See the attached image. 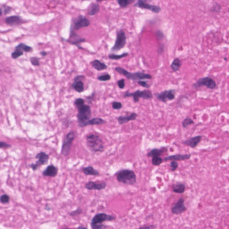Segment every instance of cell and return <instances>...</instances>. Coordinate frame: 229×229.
<instances>
[{
    "mask_svg": "<svg viewBox=\"0 0 229 229\" xmlns=\"http://www.w3.org/2000/svg\"><path fill=\"white\" fill-rule=\"evenodd\" d=\"M114 175L119 183L126 185H133L137 182V176L135 172L129 169H121Z\"/></svg>",
    "mask_w": 229,
    "mask_h": 229,
    "instance_id": "6da1fadb",
    "label": "cell"
},
{
    "mask_svg": "<svg viewBox=\"0 0 229 229\" xmlns=\"http://www.w3.org/2000/svg\"><path fill=\"white\" fill-rule=\"evenodd\" d=\"M86 145L90 150L95 152H102L105 150L104 142L97 135L91 134L87 135Z\"/></svg>",
    "mask_w": 229,
    "mask_h": 229,
    "instance_id": "7a4b0ae2",
    "label": "cell"
},
{
    "mask_svg": "<svg viewBox=\"0 0 229 229\" xmlns=\"http://www.w3.org/2000/svg\"><path fill=\"white\" fill-rule=\"evenodd\" d=\"M115 71L119 74H122L125 76L129 80L134 81H140V80L151 79L152 77L149 74H145L142 72H138L135 73H131L124 68L117 67L114 68Z\"/></svg>",
    "mask_w": 229,
    "mask_h": 229,
    "instance_id": "3957f363",
    "label": "cell"
},
{
    "mask_svg": "<svg viewBox=\"0 0 229 229\" xmlns=\"http://www.w3.org/2000/svg\"><path fill=\"white\" fill-rule=\"evenodd\" d=\"M78 109V114H77L78 125L81 127L82 125L88 120H89L91 114V109L90 106L84 105L77 107Z\"/></svg>",
    "mask_w": 229,
    "mask_h": 229,
    "instance_id": "277c9868",
    "label": "cell"
},
{
    "mask_svg": "<svg viewBox=\"0 0 229 229\" xmlns=\"http://www.w3.org/2000/svg\"><path fill=\"white\" fill-rule=\"evenodd\" d=\"M124 97L125 98L132 97L135 102H138L140 100V98L145 100H151L153 98V95L151 91L149 90H145L142 91L137 90L133 93L126 92L124 95Z\"/></svg>",
    "mask_w": 229,
    "mask_h": 229,
    "instance_id": "5b68a950",
    "label": "cell"
},
{
    "mask_svg": "<svg viewBox=\"0 0 229 229\" xmlns=\"http://www.w3.org/2000/svg\"><path fill=\"white\" fill-rule=\"evenodd\" d=\"M76 137V133L74 132H70L66 135L63 142L61 151V153L63 155L67 156L70 154L73 141Z\"/></svg>",
    "mask_w": 229,
    "mask_h": 229,
    "instance_id": "8992f818",
    "label": "cell"
},
{
    "mask_svg": "<svg viewBox=\"0 0 229 229\" xmlns=\"http://www.w3.org/2000/svg\"><path fill=\"white\" fill-rule=\"evenodd\" d=\"M127 37L123 31H119L116 35L114 45L111 48V51L117 52L124 47L126 44Z\"/></svg>",
    "mask_w": 229,
    "mask_h": 229,
    "instance_id": "52a82bcc",
    "label": "cell"
},
{
    "mask_svg": "<svg viewBox=\"0 0 229 229\" xmlns=\"http://www.w3.org/2000/svg\"><path fill=\"white\" fill-rule=\"evenodd\" d=\"M115 219V217L114 216L108 215L103 212L97 213L92 219L90 226L91 227L96 225L102 224L105 222L112 221Z\"/></svg>",
    "mask_w": 229,
    "mask_h": 229,
    "instance_id": "ba28073f",
    "label": "cell"
},
{
    "mask_svg": "<svg viewBox=\"0 0 229 229\" xmlns=\"http://www.w3.org/2000/svg\"><path fill=\"white\" fill-rule=\"evenodd\" d=\"M203 86H206L209 89H214L216 87V84L212 78L206 77L200 78L192 85V87L194 89L198 88Z\"/></svg>",
    "mask_w": 229,
    "mask_h": 229,
    "instance_id": "9c48e42d",
    "label": "cell"
},
{
    "mask_svg": "<svg viewBox=\"0 0 229 229\" xmlns=\"http://www.w3.org/2000/svg\"><path fill=\"white\" fill-rule=\"evenodd\" d=\"M147 0H138L137 3L134 5V7H138L141 9L149 10L153 13L158 14L161 11V8L155 5H151L146 2Z\"/></svg>",
    "mask_w": 229,
    "mask_h": 229,
    "instance_id": "30bf717a",
    "label": "cell"
},
{
    "mask_svg": "<svg viewBox=\"0 0 229 229\" xmlns=\"http://www.w3.org/2000/svg\"><path fill=\"white\" fill-rule=\"evenodd\" d=\"M154 95L159 101L166 103L168 101H172L175 99V91L174 90H169Z\"/></svg>",
    "mask_w": 229,
    "mask_h": 229,
    "instance_id": "8fae6325",
    "label": "cell"
},
{
    "mask_svg": "<svg viewBox=\"0 0 229 229\" xmlns=\"http://www.w3.org/2000/svg\"><path fill=\"white\" fill-rule=\"evenodd\" d=\"M90 21L87 17L82 15H79L74 22V24L72 27L74 30H79L81 28L86 27L90 25Z\"/></svg>",
    "mask_w": 229,
    "mask_h": 229,
    "instance_id": "7c38bea8",
    "label": "cell"
},
{
    "mask_svg": "<svg viewBox=\"0 0 229 229\" xmlns=\"http://www.w3.org/2000/svg\"><path fill=\"white\" fill-rule=\"evenodd\" d=\"M186 210V207L184 204V199L180 198L175 203L172 208V212L173 214L179 215L185 212Z\"/></svg>",
    "mask_w": 229,
    "mask_h": 229,
    "instance_id": "4fadbf2b",
    "label": "cell"
},
{
    "mask_svg": "<svg viewBox=\"0 0 229 229\" xmlns=\"http://www.w3.org/2000/svg\"><path fill=\"white\" fill-rule=\"evenodd\" d=\"M68 41L72 45H76L79 47L78 45L81 43L85 42V39L80 37L79 35L74 32V30L72 28L71 29L70 39Z\"/></svg>",
    "mask_w": 229,
    "mask_h": 229,
    "instance_id": "5bb4252c",
    "label": "cell"
},
{
    "mask_svg": "<svg viewBox=\"0 0 229 229\" xmlns=\"http://www.w3.org/2000/svg\"><path fill=\"white\" fill-rule=\"evenodd\" d=\"M107 183L105 182L96 183L93 181H89L85 184V188L89 190L100 191L106 188Z\"/></svg>",
    "mask_w": 229,
    "mask_h": 229,
    "instance_id": "9a60e30c",
    "label": "cell"
},
{
    "mask_svg": "<svg viewBox=\"0 0 229 229\" xmlns=\"http://www.w3.org/2000/svg\"><path fill=\"white\" fill-rule=\"evenodd\" d=\"M35 158L38 159L36 164L39 168L42 165H47L49 159V155L44 152L39 153L35 156Z\"/></svg>",
    "mask_w": 229,
    "mask_h": 229,
    "instance_id": "2e32d148",
    "label": "cell"
},
{
    "mask_svg": "<svg viewBox=\"0 0 229 229\" xmlns=\"http://www.w3.org/2000/svg\"><path fill=\"white\" fill-rule=\"evenodd\" d=\"M202 136L199 135L196 137L187 139L183 142V144L189 146L191 148H195L197 146L200 142L202 141Z\"/></svg>",
    "mask_w": 229,
    "mask_h": 229,
    "instance_id": "e0dca14e",
    "label": "cell"
},
{
    "mask_svg": "<svg viewBox=\"0 0 229 229\" xmlns=\"http://www.w3.org/2000/svg\"><path fill=\"white\" fill-rule=\"evenodd\" d=\"M191 154H175V155H172L166 157L163 159L164 161H183L185 160L189 159L191 158Z\"/></svg>",
    "mask_w": 229,
    "mask_h": 229,
    "instance_id": "ac0fdd59",
    "label": "cell"
},
{
    "mask_svg": "<svg viewBox=\"0 0 229 229\" xmlns=\"http://www.w3.org/2000/svg\"><path fill=\"white\" fill-rule=\"evenodd\" d=\"M7 24L10 26H17L22 23L23 20L22 17L18 15H13L7 17L5 19Z\"/></svg>",
    "mask_w": 229,
    "mask_h": 229,
    "instance_id": "d6986e66",
    "label": "cell"
},
{
    "mask_svg": "<svg viewBox=\"0 0 229 229\" xmlns=\"http://www.w3.org/2000/svg\"><path fill=\"white\" fill-rule=\"evenodd\" d=\"M82 76H78L75 78L74 83L72 84V87L77 92L81 93L84 91V84L81 81L83 78Z\"/></svg>",
    "mask_w": 229,
    "mask_h": 229,
    "instance_id": "ffe728a7",
    "label": "cell"
},
{
    "mask_svg": "<svg viewBox=\"0 0 229 229\" xmlns=\"http://www.w3.org/2000/svg\"><path fill=\"white\" fill-rule=\"evenodd\" d=\"M58 169L53 165L47 166L43 172V175L47 177H54L57 175Z\"/></svg>",
    "mask_w": 229,
    "mask_h": 229,
    "instance_id": "44dd1931",
    "label": "cell"
},
{
    "mask_svg": "<svg viewBox=\"0 0 229 229\" xmlns=\"http://www.w3.org/2000/svg\"><path fill=\"white\" fill-rule=\"evenodd\" d=\"M138 117V114L133 112L128 116H120L117 119L119 124H123L128 123L129 122L135 120Z\"/></svg>",
    "mask_w": 229,
    "mask_h": 229,
    "instance_id": "7402d4cb",
    "label": "cell"
},
{
    "mask_svg": "<svg viewBox=\"0 0 229 229\" xmlns=\"http://www.w3.org/2000/svg\"><path fill=\"white\" fill-rule=\"evenodd\" d=\"M105 121L103 119L100 118H94L89 119L85 123L81 126V127H84L88 125H101L105 124L106 123Z\"/></svg>",
    "mask_w": 229,
    "mask_h": 229,
    "instance_id": "603a6c76",
    "label": "cell"
},
{
    "mask_svg": "<svg viewBox=\"0 0 229 229\" xmlns=\"http://www.w3.org/2000/svg\"><path fill=\"white\" fill-rule=\"evenodd\" d=\"M167 150V148L163 147L161 149H153L147 153V156L149 158H153L154 156H160L162 153Z\"/></svg>",
    "mask_w": 229,
    "mask_h": 229,
    "instance_id": "cb8c5ba5",
    "label": "cell"
},
{
    "mask_svg": "<svg viewBox=\"0 0 229 229\" xmlns=\"http://www.w3.org/2000/svg\"><path fill=\"white\" fill-rule=\"evenodd\" d=\"M82 172L85 175H93V176H98L100 175V173L97 170L94 169L93 167L91 166L82 168Z\"/></svg>",
    "mask_w": 229,
    "mask_h": 229,
    "instance_id": "d4e9b609",
    "label": "cell"
},
{
    "mask_svg": "<svg viewBox=\"0 0 229 229\" xmlns=\"http://www.w3.org/2000/svg\"><path fill=\"white\" fill-rule=\"evenodd\" d=\"M93 67L98 71H102L106 70L108 68L107 65L104 63L101 62L98 60H95L91 63Z\"/></svg>",
    "mask_w": 229,
    "mask_h": 229,
    "instance_id": "484cf974",
    "label": "cell"
},
{
    "mask_svg": "<svg viewBox=\"0 0 229 229\" xmlns=\"http://www.w3.org/2000/svg\"><path fill=\"white\" fill-rule=\"evenodd\" d=\"M100 7L99 4L93 3H92L88 10V13L90 16H94L100 12Z\"/></svg>",
    "mask_w": 229,
    "mask_h": 229,
    "instance_id": "4316f807",
    "label": "cell"
},
{
    "mask_svg": "<svg viewBox=\"0 0 229 229\" xmlns=\"http://www.w3.org/2000/svg\"><path fill=\"white\" fill-rule=\"evenodd\" d=\"M185 186L183 183L174 184L172 186L173 191L176 193H183L185 191Z\"/></svg>",
    "mask_w": 229,
    "mask_h": 229,
    "instance_id": "83f0119b",
    "label": "cell"
},
{
    "mask_svg": "<svg viewBox=\"0 0 229 229\" xmlns=\"http://www.w3.org/2000/svg\"><path fill=\"white\" fill-rule=\"evenodd\" d=\"M181 66V62L179 58H176L173 61L171 65V68L173 72L179 71Z\"/></svg>",
    "mask_w": 229,
    "mask_h": 229,
    "instance_id": "f1b7e54d",
    "label": "cell"
},
{
    "mask_svg": "<svg viewBox=\"0 0 229 229\" xmlns=\"http://www.w3.org/2000/svg\"><path fill=\"white\" fill-rule=\"evenodd\" d=\"M15 50L22 51L26 52H30L32 50V48L23 43H20L15 47Z\"/></svg>",
    "mask_w": 229,
    "mask_h": 229,
    "instance_id": "f546056e",
    "label": "cell"
},
{
    "mask_svg": "<svg viewBox=\"0 0 229 229\" xmlns=\"http://www.w3.org/2000/svg\"><path fill=\"white\" fill-rule=\"evenodd\" d=\"M129 53L127 52H125L121 55H115L114 54H111L109 55L108 58L112 60H119L123 58L127 57L128 56Z\"/></svg>",
    "mask_w": 229,
    "mask_h": 229,
    "instance_id": "4dcf8cb0",
    "label": "cell"
},
{
    "mask_svg": "<svg viewBox=\"0 0 229 229\" xmlns=\"http://www.w3.org/2000/svg\"><path fill=\"white\" fill-rule=\"evenodd\" d=\"M118 4L122 8H126L130 4L133 3L135 0H117Z\"/></svg>",
    "mask_w": 229,
    "mask_h": 229,
    "instance_id": "1f68e13d",
    "label": "cell"
},
{
    "mask_svg": "<svg viewBox=\"0 0 229 229\" xmlns=\"http://www.w3.org/2000/svg\"><path fill=\"white\" fill-rule=\"evenodd\" d=\"M163 158L160 156H154L152 159V163L153 166H158L163 163Z\"/></svg>",
    "mask_w": 229,
    "mask_h": 229,
    "instance_id": "d6a6232c",
    "label": "cell"
},
{
    "mask_svg": "<svg viewBox=\"0 0 229 229\" xmlns=\"http://www.w3.org/2000/svg\"><path fill=\"white\" fill-rule=\"evenodd\" d=\"M194 122L192 119L190 118H185L182 122V126L183 128H186L190 125L194 124Z\"/></svg>",
    "mask_w": 229,
    "mask_h": 229,
    "instance_id": "836d02e7",
    "label": "cell"
},
{
    "mask_svg": "<svg viewBox=\"0 0 229 229\" xmlns=\"http://www.w3.org/2000/svg\"><path fill=\"white\" fill-rule=\"evenodd\" d=\"M222 9V7L219 4L215 3L211 7L210 11L212 13H219Z\"/></svg>",
    "mask_w": 229,
    "mask_h": 229,
    "instance_id": "e575fe53",
    "label": "cell"
},
{
    "mask_svg": "<svg viewBox=\"0 0 229 229\" xmlns=\"http://www.w3.org/2000/svg\"><path fill=\"white\" fill-rule=\"evenodd\" d=\"M23 51L20 50H15V51H14L11 54V56L12 58L16 59L17 58L20 57L21 56L23 55Z\"/></svg>",
    "mask_w": 229,
    "mask_h": 229,
    "instance_id": "d590c367",
    "label": "cell"
},
{
    "mask_svg": "<svg viewBox=\"0 0 229 229\" xmlns=\"http://www.w3.org/2000/svg\"><path fill=\"white\" fill-rule=\"evenodd\" d=\"M12 7H9V6H6V5H3V7H1L0 10L2 11L3 14H10L12 10Z\"/></svg>",
    "mask_w": 229,
    "mask_h": 229,
    "instance_id": "8d00e7d4",
    "label": "cell"
},
{
    "mask_svg": "<svg viewBox=\"0 0 229 229\" xmlns=\"http://www.w3.org/2000/svg\"><path fill=\"white\" fill-rule=\"evenodd\" d=\"M0 200H1V202L2 204H7L10 202V197L8 195L5 194L1 196Z\"/></svg>",
    "mask_w": 229,
    "mask_h": 229,
    "instance_id": "74e56055",
    "label": "cell"
},
{
    "mask_svg": "<svg viewBox=\"0 0 229 229\" xmlns=\"http://www.w3.org/2000/svg\"><path fill=\"white\" fill-rule=\"evenodd\" d=\"M111 79V77L109 74H106L102 75L98 77V79L100 81H109Z\"/></svg>",
    "mask_w": 229,
    "mask_h": 229,
    "instance_id": "f35d334b",
    "label": "cell"
},
{
    "mask_svg": "<svg viewBox=\"0 0 229 229\" xmlns=\"http://www.w3.org/2000/svg\"><path fill=\"white\" fill-rule=\"evenodd\" d=\"M122 105L121 103H120V102L114 101V102L112 103V107L114 110H120L122 108Z\"/></svg>",
    "mask_w": 229,
    "mask_h": 229,
    "instance_id": "ab89813d",
    "label": "cell"
},
{
    "mask_svg": "<svg viewBox=\"0 0 229 229\" xmlns=\"http://www.w3.org/2000/svg\"><path fill=\"white\" fill-rule=\"evenodd\" d=\"M170 167H171V171L172 172H175L178 168L179 167L178 163L175 161H172L171 162L170 164Z\"/></svg>",
    "mask_w": 229,
    "mask_h": 229,
    "instance_id": "60d3db41",
    "label": "cell"
},
{
    "mask_svg": "<svg viewBox=\"0 0 229 229\" xmlns=\"http://www.w3.org/2000/svg\"><path fill=\"white\" fill-rule=\"evenodd\" d=\"M82 212V209H81V208H78L76 210H74L73 212H71L70 214V215L72 216H75L78 215L79 214H81Z\"/></svg>",
    "mask_w": 229,
    "mask_h": 229,
    "instance_id": "b9f144b4",
    "label": "cell"
},
{
    "mask_svg": "<svg viewBox=\"0 0 229 229\" xmlns=\"http://www.w3.org/2000/svg\"><path fill=\"white\" fill-rule=\"evenodd\" d=\"M84 100L83 99H81V98H78V99H76L75 100V105L77 107L81 106V105H84Z\"/></svg>",
    "mask_w": 229,
    "mask_h": 229,
    "instance_id": "7bdbcfd3",
    "label": "cell"
},
{
    "mask_svg": "<svg viewBox=\"0 0 229 229\" xmlns=\"http://www.w3.org/2000/svg\"><path fill=\"white\" fill-rule=\"evenodd\" d=\"M30 61L32 64L34 66H39L40 65L38 59L36 57H31Z\"/></svg>",
    "mask_w": 229,
    "mask_h": 229,
    "instance_id": "ee69618b",
    "label": "cell"
},
{
    "mask_svg": "<svg viewBox=\"0 0 229 229\" xmlns=\"http://www.w3.org/2000/svg\"><path fill=\"white\" fill-rule=\"evenodd\" d=\"M156 36L158 39L159 40H163V39L164 37L163 33L160 30L157 31L156 32Z\"/></svg>",
    "mask_w": 229,
    "mask_h": 229,
    "instance_id": "f6af8a7d",
    "label": "cell"
},
{
    "mask_svg": "<svg viewBox=\"0 0 229 229\" xmlns=\"http://www.w3.org/2000/svg\"><path fill=\"white\" fill-rule=\"evenodd\" d=\"M117 84H118V87L120 89H123L125 87V81L124 79H122L120 80H119L118 82H117Z\"/></svg>",
    "mask_w": 229,
    "mask_h": 229,
    "instance_id": "bcb514c9",
    "label": "cell"
},
{
    "mask_svg": "<svg viewBox=\"0 0 229 229\" xmlns=\"http://www.w3.org/2000/svg\"><path fill=\"white\" fill-rule=\"evenodd\" d=\"M138 85L142 86V87L146 88H149V87H150L149 85L147 84V82L145 81L140 80V81H138Z\"/></svg>",
    "mask_w": 229,
    "mask_h": 229,
    "instance_id": "7dc6e473",
    "label": "cell"
},
{
    "mask_svg": "<svg viewBox=\"0 0 229 229\" xmlns=\"http://www.w3.org/2000/svg\"><path fill=\"white\" fill-rule=\"evenodd\" d=\"M11 145L10 144H7L6 142H0V147L1 149H8L11 147Z\"/></svg>",
    "mask_w": 229,
    "mask_h": 229,
    "instance_id": "c3c4849f",
    "label": "cell"
},
{
    "mask_svg": "<svg viewBox=\"0 0 229 229\" xmlns=\"http://www.w3.org/2000/svg\"><path fill=\"white\" fill-rule=\"evenodd\" d=\"M91 227L93 229H101L106 228L107 227L102 224L96 225L92 226Z\"/></svg>",
    "mask_w": 229,
    "mask_h": 229,
    "instance_id": "681fc988",
    "label": "cell"
},
{
    "mask_svg": "<svg viewBox=\"0 0 229 229\" xmlns=\"http://www.w3.org/2000/svg\"><path fill=\"white\" fill-rule=\"evenodd\" d=\"M164 44H161V45H160L158 49V52L160 54L163 53V51H164Z\"/></svg>",
    "mask_w": 229,
    "mask_h": 229,
    "instance_id": "f907efd6",
    "label": "cell"
},
{
    "mask_svg": "<svg viewBox=\"0 0 229 229\" xmlns=\"http://www.w3.org/2000/svg\"><path fill=\"white\" fill-rule=\"evenodd\" d=\"M30 167L31 168H32V170L34 171V172L37 171L38 168H39L38 166H37V165L36 164V163L31 164V165H30Z\"/></svg>",
    "mask_w": 229,
    "mask_h": 229,
    "instance_id": "816d5d0a",
    "label": "cell"
},
{
    "mask_svg": "<svg viewBox=\"0 0 229 229\" xmlns=\"http://www.w3.org/2000/svg\"><path fill=\"white\" fill-rule=\"evenodd\" d=\"M156 227L155 226L153 225H150L149 226H145V227H141L139 228V229H155Z\"/></svg>",
    "mask_w": 229,
    "mask_h": 229,
    "instance_id": "f5cc1de1",
    "label": "cell"
},
{
    "mask_svg": "<svg viewBox=\"0 0 229 229\" xmlns=\"http://www.w3.org/2000/svg\"><path fill=\"white\" fill-rule=\"evenodd\" d=\"M44 209H45V210H47V211H49L51 210V208L50 206H49V205H48V204H46V205H45Z\"/></svg>",
    "mask_w": 229,
    "mask_h": 229,
    "instance_id": "db71d44e",
    "label": "cell"
},
{
    "mask_svg": "<svg viewBox=\"0 0 229 229\" xmlns=\"http://www.w3.org/2000/svg\"><path fill=\"white\" fill-rule=\"evenodd\" d=\"M40 53H41V55L43 56H45L47 55V52H45V51H41V52H40Z\"/></svg>",
    "mask_w": 229,
    "mask_h": 229,
    "instance_id": "11a10c76",
    "label": "cell"
},
{
    "mask_svg": "<svg viewBox=\"0 0 229 229\" xmlns=\"http://www.w3.org/2000/svg\"><path fill=\"white\" fill-rule=\"evenodd\" d=\"M107 1V0H96L97 2H103V1Z\"/></svg>",
    "mask_w": 229,
    "mask_h": 229,
    "instance_id": "9f6ffc18",
    "label": "cell"
},
{
    "mask_svg": "<svg viewBox=\"0 0 229 229\" xmlns=\"http://www.w3.org/2000/svg\"><path fill=\"white\" fill-rule=\"evenodd\" d=\"M224 60L225 61H227V58H224Z\"/></svg>",
    "mask_w": 229,
    "mask_h": 229,
    "instance_id": "6f0895ef",
    "label": "cell"
},
{
    "mask_svg": "<svg viewBox=\"0 0 229 229\" xmlns=\"http://www.w3.org/2000/svg\"><path fill=\"white\" fill-rule=\"evenodd\" d=\"M228 12H229V9H228Z\"/></svg>",
    "mask_w": 229,
    "mask_h": 229,
    "instance_id": "680465c9",
    "label": "cell"
}]
</instances>
